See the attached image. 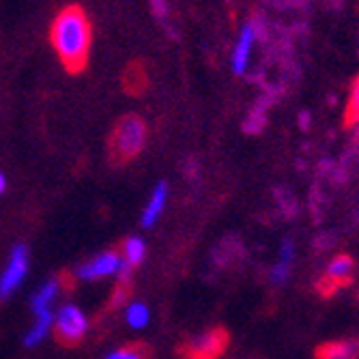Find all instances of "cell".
Wrapping results in <instances>:
<instances>
[{
    "instance_id": "6da1fadb",
    "label": "cell",
    "mask_w": 359,
    "mask_h": 359,
    "mask_svg": "<svg viewBox=\"0 0 359 359\" xmlns=\"http://www.w3.org/2000/svg\"><path fill=\"white\" fill-rule=\"evenodd\" d=\"M50 41L65 69L69 74L84 72L93 46V26L86 11L78 5L58 11L50 26Z\"/></svg>"
},
{
    "instance_id": "7a4b0ae2",
    "label": "cell",
    "mask_w": 359,
    "mask_h": 359,
    "mask_svg": "<svg viewBox=\"0 0 359 359\" xmlns=\"http://www.w3.org/2000/svg\"><path fill=\"white\" fill-rule=\"evenodd\" d=\"M149 129L142 116L125 114L112 127L108 138V159L112 166H125L132 159H136L142 149L147 147Z\"/></svg>"
},
{
    "instance_id": "3957f363",
    "label": "cell",
    "mask_w": 359,
    "mask_h": 359,
    "mask_svg": "<svg viewBox=\"0 0 359 359\" xmlns=\"http://www.w3.org/2000/svg\"><path fill=\"white\" fill-rule=\"evenodd\" d=\"M54 325H56L58 340L65 344H78L88 332L86 314L78 306H72V304L62 306L58 310V314L54 316Z\"/></svg>"
},
{
    "instance_id": "277c9868",
    "label": "cell",
    "mask_w": 359,
    "mask_h": 359,
    "mask_svg": "<svg viewBox=\"0 0 359 359\" xmlns=\"http://www.w3.org/2000/svg\"><path fill=\"white\" fill-rule=\"evenodd\" d=\"M28 248L24 243H18L13 250H11V256H9V263L0 276V302L9 299L13 292L20 288V284L24 282L26 273H28Z\"/></svg>"
},
{
    "instance_id": "5b68a950",
    "label": "cell",
    "mask_w": 359,
    "mask_h": 359,
    "mask_svg": "<svg viewBox=\"0 0 359 359\" xmlns=\"http://www.w3.org/2000/svg\"><path fill=\"white\" fill-rule=\"evenodd\" d=\"M228 344V334L224 330H211L191 338L183 346L185 359H217Z\"/></svg>"
},
{
    "instance_id": "8992f818",
    "label": "cell",
    "mask_w": 359,
    "mask_h": 359,
    "mask_svg": "<svg viewBox=\"0 0 359 359\" xmlns=\"http://www.w3.org/2000/svg\"><path fill=\"white\" fill-rule=\"evenodd\" d=\"M123 265V254L116 250H108L97 254L95 258L86 260L76 269V278L84 280V282H93V280H102L108 276H116L118 269Z\"/></svg>"
},
{
    "instance_id": "52a82bcc",
    "label": "cell",
    "mask_w": 359,
    "mask_h": 359,
    "mask_svg": "<svg viewBox=\"0 0 359 359\" xmlns=\"http://www.w3.org/2000/svg\"><path fill=\"white\" fill-rule=\"evenodd\" d=\"M121 84H123V90L127 95H142L147 88H149V69L142 60H134L129 62L127 67L123 69V76H121Z\"/></svg>"
},
{
    "instance_id": "ba28073f",
    "label": "cell",
    "mask_w": 359,
    "mask_h": 359,
    "mask_svg": "<svg viewBox=\"0 0 359 359\" xmlns=\"http://www.w3.org/2000/svg\"><path fill=\"white\" fill-rule=\"evenodd\" d=\"M254 43H256V28H254V24H245L243 30H241V35H239V41L235 46V52H233V72L237 76L248 72Z\"/></svg>"
},
{
    "instance_id": "9c48e42d",
    "label": "cell",
    "mask_w": 359,
    "mask_h": 359,
    "mask_svg": "<svg viewBox=\"0 0 359 359\" xmlns=\"http://www.w3.org/2000/svg\"><path fill=\"white\" fill-rule=\"evenodd\" d=\"M166 203H168V183L159 181L155 185L153 194H151L149 205L142 211V217H140V222H142L144 228H151L159 219V215L164 213V209H166Z\"/></svg>"
},
{
    "instance_id": "30bf717a",
    "label": "cell",
    "mask_w": 359,
    "mask_h": 359,
    "mask_svg": "<svg viewBox=\"0 0 359 359\" xmlns=\"http://www.w3.org/2000/svg\"><path fill=\"white\" fill-rule=\"evenodd\" d=\"M353 269H355L353 258L346 256V254H340L327 265V269H325V282L332 284V290L338 288V286H344V284L351 282Z\"/></svg>"
},
{
    "instance_id": "8fae6325",
    "label": "cell",
    "mask_w": 359,
    "mask_h": 359,
    "mask_svg": "<svg viewBox=\"0 0 359 359\" xmlns=\"http://www.w3.org/2000/svg\"><path fill=\"white\" fill-rule=\"evenodd\" d=\"M292 258H295V245H292L290 239H286L280 245V254H278V263L271 269V284L273 286H282L286 284V280L290 278V267H292Z\"/></svg>"
},
{
    "instance_id": "7c38bea8",
    "label": "cell",
    "mask_w": 359,
    "mask_h": 359,
    "mask_svg": "<svg viewBox=\"0 0 359 359\" xmlns=\"http://www.w3.org/2000/svg\"><path fill=\"white\" fill-rule=\"evenodd\" d=\"M52 330H54V312L52 310L35 314V325H32V327L26 332L24 344L26 346H37V344H41Z\"/></svg>"
},
{
    "instance_id": "4fadbf2b",
    "label": "cell",
    "mask_w": 359,
    "mask_h": 359,
    "mask_svg": "<svg viewBox=\"0 0 359 359\" xmlns=\"http://www.w3.org/2000/svg\"><path fill=\"white\" fill-rule=\"evenodd\" d=\"M357 344L355 340H340V342H327L316 351L318 359H355Z\"/></svg>"
},
{
    "instance_id": "5bb4252c",
    "label": "cell",
    "mask_w": 359,
    "mask_h": 359,
    "mask_svg": "<svg viewBox=\"0 0 359 359\" xmlns=\"http://www.w3.org/2000/svg\"><path fill=\"white\" fill-rule=\"evenodd\" d=\"M56 297H58V282H56V280H48V282L35 292V295H32V302H30L32 312L39 314V312L52 310Z\"/></svg>"
},
{
    "instance_id": "9a60e30c",
    "label": "cell",
    "mask_w": 359,
    "mask_h": 359,
    "mask_svg": "<svg viewBox=\"0 0 359 359\" xmlns=\"http://www.w3.org/2000/svg\"><path fill=\"white\" fill-rule=\"evenodd\" d=\"M144 256H147V243L140 237H129L123 243V258H125V263L132 269L142 265Z\"/></svg>"
},
{
    "instance_id": "2e32d148",
    "label": "cell",
    "mask_w": 359,
    "mask_h": 359,
    "mask_svg": "<svg viewBox=\"0 0 359 359\" xmlns=\"http://www.w3.org/2000/svg\"><path fill=\"white\" fill-rule=\"evenodd\" d=\"M125 320H127L129 327H134V330L147 327L149 320H151V310H149V306L142 304V302L129 304V306L125 308Z\"/></svg>"
},
{
    "instance_id": "e0dca14e",
    "label": "cell",
    "mask_w": 359,
    "mask_h": 359,
    "mask_svg": "<svg viewBox=\"0 0 359 359\" xmlns=\"http://www.w3.org/2000/svg\"><path fill=\"white\" fill-rule=\"evenodd\" d=\"M359 82L353 80V86H351V100L346 104V112H344V125L346 127H355L357 125V118H359Z\"/></svg>"
},
{
    "instance_id": "ac0fdd59",
    "label": "cell",
    "mask_w": 359,
    "mask_h": 359,
    "mask_svg": "<svg viewBox=\"0 0 359 359\" xmlns=\"http://www.w3.org/2000/svg\"><path fill=\"white\" fill-rule=\"evenodd\" d=\"M106 359H147V355L140 346H125V348L112 351Z\"/></svg>"
},
{
    "instance_id": "d6986e66",
    "label": "cell",
    "mask_w": 359,
    "mask_h": 359,
    "mask_svg": "<svg viewBox=\"0 0 359 359\" xmlns=\"http://www.w3.org/2000/svg\"><path fill=\"white\" fill-rule=\"evenodd\" d=\"M153 9L157 13L159 20H166L168 18V5H166V0H153Z\"/></svg>"
},
{
    "instance_id": "ffe728a7",
    "label": "cell",
    "mask_w": 359,
    "mask_h": 359,
    "mask_svg": "<svg viewBox=\"0 0 359 359\" xmlns=\"http://www.w3.org/2000/svg\"><path fill=\"white\" fill-rule=\"evenodd\" d=\"M7 191V177L0 172V196H3Z\"/></svg>"
},
{
    "instance_id": "44dd1931",
    "label": "cell",
    "mask_w": 359,
    "mask_h": 359,
    "mask_svg": "<svg viewBox=\"0 0 359 359\" xmlns=\"http://www.w3.org/2000/svg\"><path fill=\"white\" fill-rule=\"evenodd\" d=\"M299 118H302V127L306 129V127H308V121H310V114H308V112H302Z\"/></svg>"
}]
</instances>
